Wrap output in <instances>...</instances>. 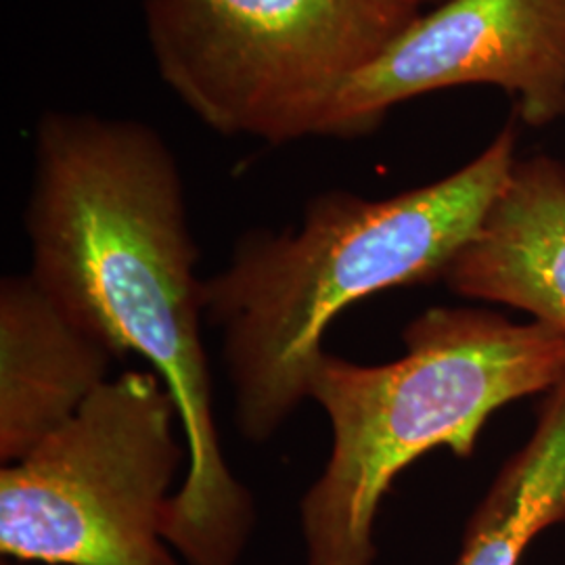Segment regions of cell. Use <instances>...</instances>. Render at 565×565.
<instances>
[{
  "instance_id": "9c48e42d",
  "label": "cell",
  "mask_w": 565,
  "mask_h": 565,
  "mask_svg": "<svg viewBox=\"0 0 565 565\" xmlns=\"http://www.w3.org/2000/svg\"><path fill=\"white\" fill-rule=\"evenodd\" d=\"M565 522V375L539 411L532 438L499 471L465 527L455 565H520L530 543Z\"/></svg>"
},
{
  "instance_id": "7a4b0ae2",
  "label": "cell",
  "mask_w": 565,
  "mask_h": 565,
  "mask_svg": "<svg viewBox=\"0 0 565 565\" xmlns=\"http://www.w3.org/2000/svg\"><path fill=\"white\" fill-rule=\"evenodd\" d=\"M515 163L507 128L443 181L387 200L329 191L308 202L300 228L239 237L228 266L203 281V300L245 440L268 443L302 406L340 312L385 289L445 279Z\"/></svg>"
},
{
  "instance_id": "ba28073f",
  "label": "cell",
  "mask_w": 565,
  "mask_h": 565,
  "mask_svg": "<svg viewBox=\"0 0 565 565\" xmlns=\"http://www.w3.org/2000/svg\"><path fill=\"white\" fill-rule=\"evenodd\" d=\"M467 300L507 303L565 335V168L518 162L476 235L446 268Z\"/></svg>"
},
{
  "instance_id": "5b68a950",
  "label": "cell",
  "mask_w": 565,
  "mask_h": 565,
  "mask_svg": "<svg viewBox=\"0 0 565 565\" xmlns=\"http://www.w3.org/2000/svg\"><path fill=\"white\" fill-rule=\"evenodd\" d=\"M189 461L179 408L153 371L111 377L0 469V553L44 565H179L163 539Z\"/></svg>"
},
{
  "instance_id": "6da1fadb",
  "label": "cell",
  "mask_w": 565,
  "mask_h": 565,
  "mask_svg": "<svg viewBox=\"0 0 565 565\" xmlns=\"http://www.w3.org/2000/svg\"><path fill=\"white\" fill-rule=\"evenodd\" d=\"M23 221L30 275L116 359L151 364L179 408L189 461L166 511V543L189 565L239 564L256 507L221 445L200 249L174 153L141 121L44 114Z\"/></svg>"
},
{
  "instance_id": "277c9868",
  "label": "cell",
  "mask_w": 565,
  "mask_h": 565,
  "mask_svg": "<svg viewBox=\"0 0 565 565\" xmlns=\"http://www.w3.org/2000/svg\"><path fill=\"white\" fill-rule=\"evenodd\" d=\"M422 0H142L168 88L226 137H312L331 97L419 18Z\"/></svg>"
},
{
  "instance_id": "3957f363",
  "label": "cell",
  "mask_w": 565,
  "mask_h": 565,
  "mask_svg": "<svg viewBox=\"0 0 565 565\" xmlns=\"http://www.w3.org/2000/svg\"><path fill=\"white\" fill-rule=\"evenodd\" d=\"M404 356L356 364L323 352L308 398L333 446L300 505L306 564L373 565V527L392 482L434 448L471 457L505 404L551 392L565 375V335L471 306H436L406 324Z\"/></svg>"
},
{
  "instance_id": "30bf717a",
  "label": "cell",
  "mask_w": 565,
  "mask_h": 565,
  "mask_svg": "<svg viewBox=\"0 0 565 565\" xmlns=\"http://www.w3.org/2000/svg\"><path fill=\"white\" fill-rule=\"evenodd\" d=\"M2 565H13V564H7V562H2Z\"/></svg>"
},
{
  "instance_id": "52a82bcc",
  "label": "cell",
  "mask_w": 565,
  "mask_h": 565,
  "mask_svg": "<svg viewBox=\"0 0 565 565\" xmlns=\"http://www.w3.org/2000/svg\"><path fill=\"white\" fill-rule=\"evenodd\" d=\"M114 352L74 323L36 279L0 282V461L15 463L67 424L105 382Z\"/></svg>"
},
{
  "instance_id": "8992f818",
  "label": "cell",
  "mask_w": 565,
  "mask_h": 565,
  "mask_svg": "<svg viewBox=\"0 0 565 565\" xmlns=\"http://www.w3.org/2000/svg\"><path fill=\"white\" fill-rule=\"evenodd\" d=\"M494 84L527 124L565 114V0H446L411 21L324 105L312 137H354L424 93Z\"/></svg>"
}]
</instances>
